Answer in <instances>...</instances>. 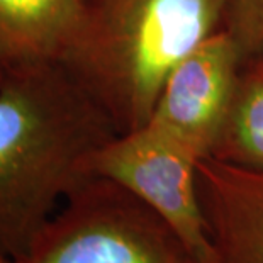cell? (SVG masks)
Listing matches in <instances>:
<instances>
[{"label":"cell","instance_id":"8992f818","mask_svg":"<svg viewBox=\"0 0 263 263\" xmlns=\"http://www.w3.org/2000/svg\"><path fill=\"white\" fill-rule=\"evenodd\" d=\"M197 189L212 263H263V173L207 156Z\"/></svg>","mask_w":263,"mask_h":263},{"label":"cell","instance_id":"5b68a950","mask_svg":"<svg viewBox=\"0 0 263 263\" xmlns=\"http://www.w3.org/2000/svg\"><path fill=\"white\" fill-rule=\"evenodd\" d=\"M243 66L231 37L219 29L173 66L148 122L185 144L199 158L211 156Z\"/></svg>","mask_w":263,"mask_h":263},{"label":"cell","instance_id":"ba28073f","mask_svg":"<svg viewBox=\"0 0 263 263\" xmlns=\"http://www.w3.org/2000/svg\"><path fill=\"white\" fill-rule=\"evenodd\" d=\"M211 158L263 173V61L243 66Z\"/></svg>","mask_w":263,"mask_h":263},{"label":"cell","instance_id":"3957f363","mask_svg":"<svg viewBox=\"0 0 263 263\" xmlns=\"http://www.w3.org/2000/svg\"><path fill=\"white\" fill-rule=\"evenodd\" d=\"M9 263H202L148 204L109 178L90 177Z\"/></svg>","mask_w":263,"mask_h":263},{"label":"cell","instance_id":"6da1fadb","mask_svg":"<svg viewBox=\"0 0 263 263\" xmlns=\"http://www.w3.org/2000/svg\"><path fill=\"white\" fill-rule=\"evenodd\" d=\"M117 134L110 116L65 63L5 68L0 80V255L29 250L88 161Z\"/></svg>","mask_w":263,"mask_h":263},{"label":"cell","instance_id":"30bf717a","mask_svg":"<svg viewBox=\"0 0 263 263\" xmlns=\"http://www.w3.org/2000/svg\"><path fill=\"white\" fill-rule=\"evenodd\" d=\"M4 73H5V68H4V65L0 63V80H2V77H4Z\"/></svg>","mask_w":263,"mask_h":263},{"label":"cell","instance_id":"277c9868","mask_svg":"<svg viewBox=\"0 0 263 263\" xmlns=\"http://www.w3.org/2000/svg\"><path fill=\"white\" fill-rule=\"evenodd\" d=\"M199 156L146 122L105 143L88 161L92 177L109 178L148 204L189 243L202 263H212L197 189Z\"/></svg>","mask_w":263,"mask_h":263},{"label":"cell","instance_id":"9c48e42d","mask_svg":"<svg viewBox=\"0 0 263 263\" xmlns=\"http://www.w3.org/2000/svg\"><path fill=\"white\" fill-rule=\"evenodd\" d=\"M221 29L245 65L263 61V0H228Z\"/></svg>","mask_w":263,"mask_h":263},{"label":"cell","instance_id":"7a4b0ae2","mask_svg":"<svg viewBox=\"0 0 263 263\" xmlns=\"http://www.w3.org/2000/svg\"><path fill=\"white\" fill-rule=\"evenodd\" d=\"M228 0H90L65 65L119 133L144 126L178 61L222 27Z\"/></svg>","mask_w":263,"mask_h":263},{"label":"cell","instance_id":"8fae6325","mask_svg":"<svg viewBox=\"0 0 263 263\" xmlns=\"http://www.w3.org/2000/svg\"><path fill=\"white\" fill-rule=\"evenodd\" d=\"M0 263H9V260L5 258V256H2V255H0Z\"/></svg>","mask_w":263,"mask_h":263},{"label":"cell","instance_id":"52a82bcc","mask_svg":"<svg viewBox=\"0 0 263 263\" xmlns=\"http://www.w3.org/2000/svg\"><path fill=\"white\" fill-rule=\"evenodd\" d=\"M90 0H0L4 68L66 63L82 34Z\"/></svg>","mask_w":263,"mask_h":263}]
</instances>
